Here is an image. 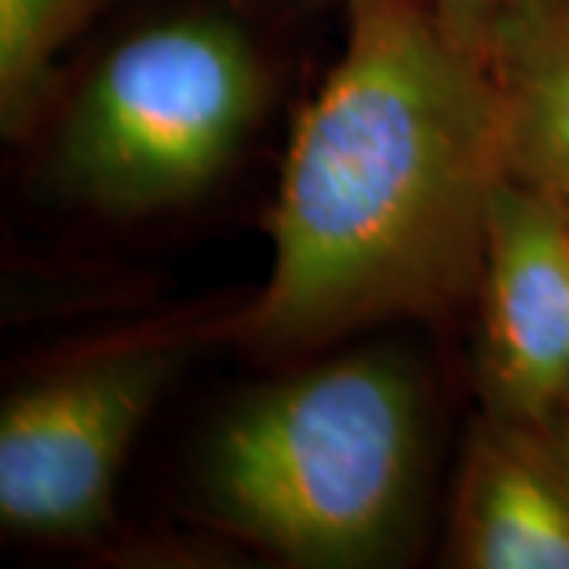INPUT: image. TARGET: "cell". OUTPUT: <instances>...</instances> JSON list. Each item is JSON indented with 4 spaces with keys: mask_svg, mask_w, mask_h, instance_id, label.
Segmentation results:
<instances>
[{
    "mask_svg": "<svg viewBox=\"0 0 569 569\" xmlns=\"http://www.w3.org/2000/svg\"><path fill=\"white\" fill-rule=\"evenodd\" d=\"M260 104L263 70L238 22L146 26L82 86L58 133L54 178L111 216L187 203L234 159Z\"/></svg>",
    "mask_w": 569,
    "mask_h": 569,
    "instance_id": "3957f363",
    "label": "cell"
},
{
    "mask_svg": "<svg viewBox=\"0 0 569 569\" xmlns=\"http://www.w3.org/2000/svg\"><path fill=\"white\" fill-rule=\"evenodd\" d=\"M449 557L466 569H569V471L548 427L493 411L475 427Z\"/></svg>",
    "mask_w": 569,
    "mask_h": 569,
    "instance_id": "8992f818",
    "label": "cell"
},
{
    "mask_svg": "<svg viewBox=\"0 0 569 569\" xmlns=\"http://www.w3.org/2000/svg\"><path fill=\"white\" fill-rule=\"evenodd\" d=\"M203 329L127 332L20 387L0 411V522L32 541L104 529L146 418Z\"/></svg>",
    "mask_w": 569,
    "mask_h": 569,
    "instance_id": "277c9868",
    "label": "cell"
},
{
    "mask_svg": "<svg viewBox=\"0 0 569 569\" xmlns=\"http://www.w3.org/2000/svg\"><path fill=\"white\" fill-rule=\"evenodd\" d=\"M425 399L396 351H355L257 389L200 462L209 516L282 563L370 567L406 535Z\"/></svg>",
    "mask_w": 569,
    "mask_h": 569,
    "instance_id": "7a4b0ae2",
    "label": "cell"
},
{
    "mask_svg": "<svg viewBox=\"0 0 569 569\" xmlns=\"http://www.w3.org/2000/svg\"><path fill=\"white\" fill-rule=\"evenodd\" d=\"M509 96L512 178L569 209V0H522L490 13Z\"/></svg>",
    "mask_w": 569,
    "mask_h": 569,
    "instance_id": "52a82bcc",
    "label": "cell"
},
{
    "mask_svg": "<svg viewBox=\"0 0 569 569\" xmlns=\"http://www.w3.org/2000/svg\"><path fill=\"white\" fill-rule=\"evenodd\" d=\"M481 305V387L493 415L548 425L569 399V209L509 178L490 212Z\"/></svg>",
    "mask_w": 569,
    "mask_h": 569,
    "instance_id": "5b68a950",
    "label": "cell"
},
{
    "mask_svg": "<svg viewBox=\"0 0 569 569\" xmlns=\"http://www.w3.org/2000/svg\"><path fill=\"white\" fill-rule=\"evenodd\" d=\"M449 7H462V10H475V13H500L507 7H516L522 0H440Z\"/></svg>",
    "mask_w": 569,
    "mask_h": 569,
    "instance_id": "30bf717a",
    "label": "cell"
},
{
    "mask_svg": "<svg viewBox=\"0 0 569 569\" xmlns=\"http://www.w3.org/2000/svg\"><path fill=\"white\" fill-rule=\"evenodd\" d=\"M509 178V96L490 13L351 0L342 54L284 152L269 272L216 329L276 358L447 313L478 291Z\"/></svg>",
    "mask_w": 569,
    "mask_h": 569,
    "instance_id": "6da1fadb",
    "label": "cell"
},
{
    "mask_svg": "<svg viewBox=\"0 0 569 569\" xmlns=\"http://www.w3.org/2000/svg\"><path fill=\"white\" fill-rule=\"evenodd\" d=\"M102 0H0V127L20 137L36 118L61 51Z\"/></svg>",
    "mask_w": 569,
    "mask_h": 569,
    "instance_id": "ba28073f",
    "label": "cell"
},
{
    "mask_svg": "<svg viewBox=\"0 0 569 569\" xmlns=\"http://www.w3.org/2000/svg\"><path fill=\"white\" fill-rule=\"evenodd\" d=\"M545 427H548L550 440H553V447H557V452H560V459H563V466L569 471V399L550 415Z\"/></svg>",
    "mask_w": 569,
    "mask_h": 569,
    "instance_id": "9c48e42d",
    "label": "cell"
}]
</instances>
